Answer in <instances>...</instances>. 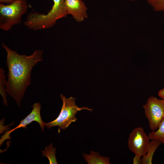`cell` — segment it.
<instances>
[{"instance_id":"obj_6","label":"cell","mask_w":164,"mask_h":164,"mask_svg":"<svg viewBox=\"0 0 164 164\" xmlns=\"http://www.w3.org/2000/svg\"><path fill=\"white\" fill-rule=\"evenodd\" d=\"M150 140L143 128L137 127L133 129L130 133L127 142L128 146L131 151L142 157L146 154L148 150Z\"/></svg>"},{"instance_id":"obj_18","label":"cell","mask_w":164,"mask_h":164,"mask_svg":"<svg viewBox=\"0 0 164 164\" xmlns=\"http://www.w3.org/2000/svg\"><path fill=\"white\" fill-rule=\"evenodd\" d=\"M130 0L132 2H134V1H136L137 0Z\"/></svg>"},{"instance_id":"obj_15","label":"cell","mask_w":164,"mask_h":164,"mask_svg":"<svg viewBox=\"0 0 164 164\" xmlns=\"http://www.w3.org/2000/svg\"><path fill=\"white\" fill-rule=\"evenodd\" d=\"M142 157L140 155L135 154V155L133 157L132 163L133 164H141Z\"/></svg>"},{"instance_id":"obj_1","label":"cell","mask_w":164,"mask_h":164,"mask_svg":"<svg viewBox=\"0 0 164 164\" xmlns=\"http://www.w3.org/2000/svg\"><path fill=\"white\" fill-rule=\"evenodd\" d=\"M2 46L7 53L8 68L6 91L19 107L27 88L31 84V75L33 67L43 60V51L36 50L29 56L20 55L3 43Z\"/></svg>"},{"instance_id":"obj_4","label":"cell","mask_w":164,"mask_h":164,"mask_svg":"<svg viewBox=\"0 0 164 164\" xmlns=\"http://www.w3.org/2000/svg\"><path fill=\"white\" fill-rule=\"evenodd\" d=\"M60 97L63 104L58 116L53 121L46 123V125L48 129H50L53 126H59V133L60 129L65 130L71 123L77 120L75 115L77 111L86 109L92 112L93 110V109H89L87 107L79 108L75 103L76 98L72 97L66 98L62 94H61Z\"/></svg>"},{"instance_id":"obj_5","label":"cell","mask_w":164,"mask_h":164,"mask_svg":"<svg viewBox=\"0 0 164 164\" xmlns=\"http://www.w3.org/2000/svg\"><path fill=\"white\" fill-rule=\"evenodd\" d=\"M143 107L150 129L152 131L156 130L164 118V100L150 97Z\"/></svg>"},{"instance_id":"obj_8","label":"cell","mask_w":164,"mask_h":164,"mask_svg":"<svg viewBox=\"0 0 164 164\" xmlns=\"http://www.w3.org/2000/svg\"><path fill=\"white\" fill-rule=\"evenodd\" d=\"M65 5L67 14L77 22H81L87 18V8L82 0H65Z\"/></svg>"},{"instance_id":"obj_2","label":"cell","mask_w":164,"mask_h":164,"mask_svg":"<svg viewBox=\"0 0 164 164\" xmlns=\"http://www.w3.org/2000/svg\"><path fill=\"white\" fill-rule=\"evenodd\" d=\"M28 8L26 0H15L7 4L0 3V28L8 31L20 24Z\"/></svg>"},{"instance_id":"obj_14","label":"cell","mask_w":164,"mask_h":164,"mask_svg":"<svg viewBox=\"0 0 164 164\" xmlns=\"http://www.w3.org/2000/svg\"><path fill=\"white\" fill-rule=\"evenodd\" d=\"M156 12H164V0H144Z\"/></svg>"},{"instance_id":"obj_10","label":"cell","mask_w":164,"mask_h":164,"mask_svg":"<svg viewBox=\"0 0 164 164\" xmlns=\"http://www.w3.org/2000/svg\"><path fill=\"white\" fill-rule=\"evenodd\" d=\"M162 143L156 140H152L150 141L148 150L146 154L141 158V164H152L154 154L158 147Z\"/></svg>"},{"instance_id":"obj_3","label":"cell","mask_w":164,"mask_h":164,"mask_svg":"<svg viewBox=\"0 0 164 164\" xmlns=\"http://www.w3.org/2000/svg\"><path fill=\"white\" fill-rule=\"evenodd\" d=\"M65 0H53V4L46 14L33 12L31 16L32 22L38 30H44L53 27L58 19L67 15L65 5Z\"/></svg>"},{"instance_id":"obj_7","label":"cell","mask_w":164,"mask_h":164,"mask_svg":"<svg viewBox=\"0 0 164 164\" xmlns=\"http://www.w3.org/2000/svg\"><path fill=\"white\" fill-rule=\"evenodd\" d=\"M32 109L30 113L24 119L22 120L19 125L11 130L6 131L1 136L0 140V145L6 140L10 139V134L16 129L21 128H26V126L33 121L37 122L42 128V132L44 130V128L46 126V123L42 120L40 115L41 105L39 102L34 103L32 106Z\"/></svg>"},{"instance_id":"obj_11","label":"cell","mask_w":164,"mask_h":164,"mask_svg":"<svg viewBox=\"0 0 164 164\" xmlns=\"http://www.w3.org/2000/svg\"><path fill=\"white\" fill-rule=\"evenodd\" d=\"M148 135L150 140H158L164 144V118L158 128L149 133Z\"/></svg>"},{"instance_id":"obj_17","label":"cell","mask_w":164,"mask_h":164,"mask_svg":"<svg viewBox=\"0 0 164 164\" xmlns=\"http://www.w3.org/2000/svg\"><path fill=\"white\" fill-rule=\"evenodd\" d=\"M15 0H0V3L3 4H9Z\"/></svg>"},{"instance_id":"obj_16","label":"cell","mask_w":164,"mask_h":164,"mask_svg":"<svg viewBox=\"0 0 164 164\" xmlns=\"http://www.w3.org/2000/svg\"><path fill=\"white\" fill-rule=\"evenodd\" d=\"M158 95L161 99L164 100V88L159 91Z\"/></svg>"},{"instance_id":"obj_13","label":"cell","mask_w":164,"mask_h":164,"mask_svg":"<svg viewBox=\"0 0 164 164\" xmlns=\"http://www.w3.org/2000/svg\"><path fill=\"white\" fill-rule=\"evenodd\" d=\"M43 156L47 157L50 164H57L56 159L55 156L56 149L53 147L52 143L49 145L46 146L43 151H41Z\"/></svg>"},{"instance_id":"obj_12","label":"cell","mask_w":164,"mask_h":164,"mask_svg":"<svg viewBox=\"0 0 164 164\" xmlns=\"http://www.w3.org/2000/svg\"><path fill=\"white\" fill-rule=\"evenodd\" d=\"M7 81L5 76V71L1 67L0 68V93L3 99L4 104L8 106L6 94Z\"/></svg>"},{"instance_id":"obj_9","label":"cell","mask_w":164,"mask_h":164,"mask_svg":"<svg viewBox=\"0 0 164 164\" xmlns=\"http://www.w3.org/2000/svg\"><path fill=\"white\" fill-rule=\"evenodd\" d=\"M84 159L88 164H109L110 157L101 156L100 154L92 150L90 154L82 153Z\"/></svg>"}]
</instances>
